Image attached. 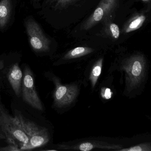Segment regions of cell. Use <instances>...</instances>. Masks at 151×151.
Returning <instances> with one entry per match:
<instances>
[{
  "label": "cell",
  "mask_w": 151,
  "mask_h": 151,
  "mask_svg": "<svg viewBox=\"0 0 151 151\" xmlns=\"http://www.w3.org/2000/svg\"><path fill=\"white\" fill-rule=\"evenodd\" d=\"M15 117L22 125L29 138L28 143L20 147L21 151L32 150L48 143L50 137L47 128L27 119L21 114L16 115Z\"/></svg>",
  "instance_id": "6da1fadb"
},
{
  "label": "cell",
  "mask_w": 151,
  "mask_h": 151,
  "mask_svg": "<svg viewBox=\"0 0 151 151\" xmlns=\"http://www.w3.org/2000/svg\"><path fill=\"white\" fill-rule=\"evenodd\" d=\"M0 128L6 136L8 143L17 144L20 148L28 143V136L22 125L15 116H11L1 103H0Z\"/></svg>",
  "instance_id": "7a4b0ae2"
},
{
  "label": "cell",
  "mask_w": 151,
  "mask_h": 151,
  "mask_svg": "<svg viewBox=\"0 0 151 151\" xmlns=\"http://www.w3.org/2000/svg\"><path fill=\"white\" fill-rule=\"evenodd\" d=\"M145 60L141 55H135L127 59L123 65L126 71L127 82L130 89H134L139 84L144 78Z\"/></svg>",
  "instance_id": "3957f363"
},
{
  "label": "cell",
  "mask_w": 151,
  "mask_h": 151,
  "mask_svg": "<svg viewBox=\"0 0 151 151\" xmlns=\"http://www.w3.org/2000/svg\"><path fill=\"white\" fill-rule=\"evenodd\" d=\"M22 86V96L24 101L35 109L43 111L44 107L35 87L34 76L28 66L24 68Z\"/></svg>",
  "instance_id": "277c9868"
},
{
  "label": "cell",
  "mask_w": 151,
  "mask_h": 151,
  "mask_svg": "<svg viewBox=\"0 0 151 151\" xmlns=\"http://www.w3.org/2000/svg\"><path fill=\"white\" fill-rule=\"evenodd\" d=\"M25 27L30 45L33 50L38 52L48 51L50 41L38 24L33 19H28L25 22Z\"/></svg>",
  "instance_id": "5b68a950"
},
{
  "label": "cell",
  "mask_w": 151,
  "mask_h": 151,
  "mask_svg": "<svg viewBox=\"0 0 151 151\" xmlns=\"http://www.w3.org/2000/svg\"><path fill=\"white\" fill-rule=\"evenodd\" d=\"M118 0H101L94 12L82 25L83 30L90 29L111 15L117 6Z\"/></svg>",
  "instance_id": "8992f818"
},
{
  "label": "cell",
  "mask_w": 151,
  "mask_h": 151,
  "mask_svg": "<svg viewBox=\"0 0 151 151\" xmlns=\"http://www.w3.org/2000/svg\"><path fill=\"white\" fill-rule=\"evenodd\" d=\"M53 80L55 86L54 93L55 106L62 108L71 104L77 95V86L75 85H63L55 78H53Z\"/></svg>",
  "instance_id": "52a82bcc"
},
{
  "label": "cell",
  "mask_w": 151,
  "mask_h": 151,
  "mask_svg": "<svg viewBox=\"0 0 151 151\" xmlns=\"http://www.w3.org/2000/svg\"><path fill=\"white\" fill-rule=\"evenodd\" d=\"M122 145L111 144L106 142L99 141H87L74 145L70 146L65 145H59V148L60 149L81 150L83 151H91L93 149L98 148L117 150L122 148Z\"/></svg>",
  "instance_id": "ba28073f"
},
{
  "label": "cell",
  "mask_w": 151,
  "mask_h": 151,
  "mask_svg": "<svg viewBox=\"0 0 151 151\" xmlns=\"http://www.w3.org/2000/svg\"><path fill=\"white\" fill-rule=\"evenodd\" d=\"M7 77L9 82L13 91L16 95L17 97H19L22 89L23 75L18 63L14 64L9 68Z\"/></svg>",
  "instance_id": "9c48e42d"
},
{
  "label": "cell",
  "mask_w": 151,
  "mask_h": 151,
  "mask_svg": "<svg viewBox=\"0 0 151 151\" xmlns=\"http://www.w3.org/2000/svg\"><path fill=\"white\" fill-rule=\"evenodd\" d=\"M11 13V0H1L0 1V29L4 28L7 24Z\"/></svg>",
  "instance_id": "30bf717a"
},
{
  "label": "cell",
  "mask_w": 151,
  "mask_h": 151,
  "mask_svg": "<svg viewBox=\"0 0 151 151\" xmlns=\"http://www.w3.org/2000/svg\"><path fill=\"white\" fill-rule=\"evenodd\" d=\"M145 19V16L144 14L135 16L124 26V31L125 33H129L138 29L143 25Z\"/></svg>",
  "instance_id": "8fae6325"
},
{
  "label": "cell",
  "mask_w": 151,
  "mask_h": 151,
  "mask_svg": "<svg viewBox=\"0 0 151 151\" xmlns=\"http://www.w3.org/2000/svg\"><path fill=\"white\" fill-rule=\"evenodd\" d=\"M93 51V49L88 47H78L69 51L64 56L65 59H71L78 58L89 54Z\"/></svg>",
  "instance_id": "7c38bea8"
},
{
  "label": "cell",
  "mask_w": 151,
  "mask_h": 151,
  "mask_svg": "<svg viewBox=\"0 0 151 151\" xmlns=\"http://www.w3.org/2000/svg\"><path fill=\"white\" fill-rule=\"evenodd\" d=\"M102 59L98 61L95 66L93 67L91 76V79L93 86H94L101 73L102 68Z\"/></svg>",
  "instance_id": "4fadbf2b"
},
{
  "label": "cell",
  "mask_w": 151,
  "mask_h": 151,
  "mask_svg": "<svg viewBox=\"0 0 151 151\" xmlns=\"http://www.w3.org/2000/svg\"><path fill=\"white\" fill-rule=\"evenodd\" d=\"M77 0H48L56 9H63L69 6Z\"/></svg>",
  "instance_id": "5bb4252c"
},
{
  "label": "cell",
  "mask_w": 151,
  "mask_h": 151,
  "mask_svg": "<svg viewBox=\"0 0 151 151\" xmlns=\"http://www.w3.org/2000/svg\"><path fill=\"white\" fill-rule=\"evenodd\" d=\"M116 150L122 151H150L151 150V145L149 144H141L129 148Z\"/></svg>",
  "instance_id": "9a60e30c"
},
{
  "label": "cell",
  "mask_w": 151,
  "mask_h": 151,
  "mask_svg": "<svg viewBox=\"0 0 151 151\" xmlns=\"http://www.w3.org/2000/svg\"><path fill=\"white\" fill-rule=\"evenodd\" d=\"M109 34L114 38L118 39L120 35L119 27L114 23H110L106 28Z\"/></svg>",
  "instance_id": "2e32d148"
},
{
  "label": "cell",
  "mask_w": 151,
  "mask_h": 151,
  "mask_svg": "<svg viewBox=\"0 0 151 151\" xmlns=\"http://www.w3.org/2000/svg\"><path fill=\"white\" fill-rule=\"evenodd\" d=\"M8 145L6 146L0 147V151H20V147L17 144L14 143H8Z\"/></svg>",
  "instance_id": "e0dca14e"
},
{
  "label": "cell",
  "mask_w": 151,
  "mask_h": 151,
  "mask_svg": "<svg viewBox=\"0 0 151 151\" xmlns=\"http://www.w3.org/2000/svg\"><path fill=\"white\" fill-rule=\"evenodd\" d=\"M113 95V93L109 88H103L101 91V96L106 99H111Z\"/></svg>",
  "instance_id": "ac0fdd59"
},
{
  "label": "cell",
  "mask_w": 151,
  "mask_h": 151,
  "mask_svg": "<svg viewBox=\"0 0 151 151\" xmlns=\"http://www.w3.org/2000/svg\"><path fill=\"white\" fill-rule=\"evenodd\" d=\"M2 140H6V141L7 139L5 134L0 128V141Z\"/></svg>",
  "instance_id": "d6986e66"
},
{
  "label": "cell",
  "mask_w": 151,
  "mask_h": 151,
  "mask_svg": "<svg viewBox=\"0 0 151 151\" xmlns=\"http://www.w3.org/2000/svg\"><path fill=\"white\" fill-rule=\"evenodd\" d=\"M141 1H144V2H148L150 0H141Z\"/></svg>",
  "instance_id": "ffe728a7"
}]
</instances>
